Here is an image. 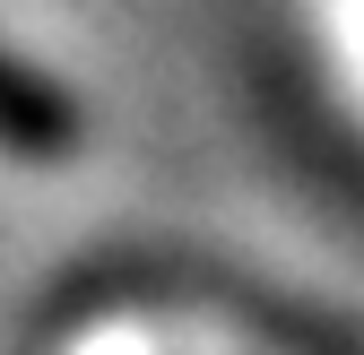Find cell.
Returning <instances> with one entry per match:
<instances>
[{"label": "cell", "mask_w": 364, "mask_h": 355, "mask_svg": "<svg viewBox=\"0 0 364 355\" xmlns=\"http://www.w3.org/2000/svg\"><path fill=\"white\" fill-rule=\"evenodd\" d=\"M78 139H87L78 96H70L53 70H35L26 53H9V43H0V156L61 165V156H78Z\"/></svg>", "instance_id": "obj_1"}]
</instances>
